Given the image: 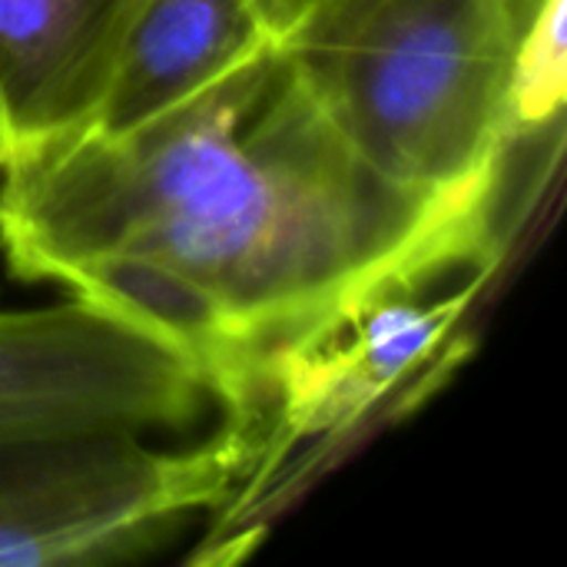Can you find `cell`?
Masks as SVG:
<instances>
[{"instance_id": "6da1fadb", "label": "cell", "mask_w": 567, "mask_h": 567, "mask_svg": "<svg viewBox=\"0 0 567 567\" xmlns=\"http://www.w3.org/2000/svg\"><path fill=\"white\" fill-rule=\"evenodd\" d=\"M502 186L425 199L375 176L276 47L120 136L0 169V266L183 355L252 432L279 352L379 282L498 262Z\"/></svg>"}, {"instance_id": "7a4b0ae2", "label": "cell", "mask_w": 567, "mask_h": 567, "mask_svg": "<svg viewBox=\"0 0 567 567\" xmlns=\"http://www.w3.org/2000/svg\"><path fill=\"white\" fill-rule=\"evenodd\" d=\"M525 10L528 0H309L279 53L375 176L445 199L505 183Z\"/></svg>"}, {"instance_id": "3957f363", "label": "cell", "mask_w": 567, "mask_h": 567, "mask_svg": "<svg viewBox=\"0 0 567 567\" xmlns=\"http://www.w3.org/2000/svg\"><path fill=\"white\" fill-rule=\"evenodd\" d=\"M252 432L223 425L193 445L96 432L0 449V567L133 565L219 515L252 465Z\"/></svg>"}, {"instance_id": "277c9868", "label": "cell", "mask_w": 567, "mask_h": 567, "mask_svg": "<svg viewBox=\"0 0 567 567\" xmlns=\"http://www.w3.org/2000/svg\"><path fill=\"white\" fill-rule=\"evenodd\" d=\"M498 262H435L399 272L276 355L262 379L256 455L226 512L256 498L302 449L352 439L455 352L462 322Z\"/></svg>"}, {"instance_id": "5b68a950", "label": "cell", "mask_w": 567, "mask_h": 567, "mask_svg": "<svg viewBox=\"0 0 567 567\" xmlns=\"http://www.w3.org/2000/svg\"><path fill=\"white\" fill-rule=\"evenodd\" d=\"M216 399L173 349L80 302L0 309V449L96 432H186Z\"/></svg>"}, {"instance_id": "8992f818", "label": "cell", "mask_w": 567, "mask_h": 567, "mask_svg": "<svg viewBox=\"0 0 567 567\" xmlns=\"http://www.w3.org/2000/svg\"><path fill=\"white\" fill-rule=\"evenodd\" d=\"M140 0H0V169L90 113Z\"/></svg>"}, {"instance_id": "52a82bcc", "label": "cell", "mask_w": 567, "mask_h": 567, "mask_svg": "<svg viewBox=\"0 0 567 567\" xmlns=\"http://www.w3.org/2000/svg\"><path fill=\"white\" fill-rule=\"evenodd\" d=\"M269 47L276 27L262 0H140L96 103L70 136L140 130Z\"/></svg>"}, {"instance_id": "ba28073f", "label": "cell", "mask_w": 567, "mask_h": 567, "mask_svg": "<svg viewBox=\"0 0 567 567\" xmlns=\"http://www.w3.org/2000/svg\"><path fill=\"white\" fill-rule=\"evenodd\" d=\"M567 0H528L508 80L512 140L535 136L561 120L567 100Z\"/></svg>"}, {"instance_id": "9c48e42d", "label": "cell", "mask_w": 567, "mask_h": 567, "mask_svg": "<svg viewBox=\"0 0 567 567\" xmlns=\"http://www.w3.org/2000/svg\"><path fill=\"white\" fill-rule=\"evenodd\" d=\"M306 3H309V0H262V7H266L269 20H272V27H276V40H279L282 27L299 13Z\"/></svg>"}]
</instances>
